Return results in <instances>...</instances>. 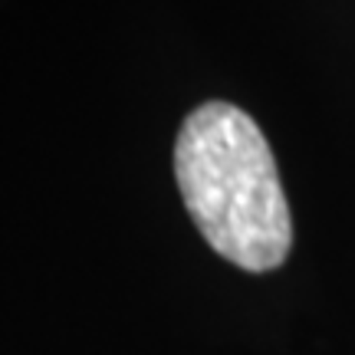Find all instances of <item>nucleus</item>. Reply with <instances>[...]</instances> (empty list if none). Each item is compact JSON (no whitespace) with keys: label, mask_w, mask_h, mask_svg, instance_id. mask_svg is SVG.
Masks as SVG:
<instances>
[{"label":"nucleus","mask_w":355,"mask_h":355,"mask_svg":"<svg viewBox=\"0 0 355 355\" xmlns=\"http://www.w3.org/2000/svg\"><path fill=\"white\" fill-rule=\"evenodd\" d=\"M175 181L194 227L227 263L277 270L293 247V217L270 141L234 102H204L181 122Z\"/></svg>","instance_id":"1"}]
</instances>
